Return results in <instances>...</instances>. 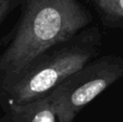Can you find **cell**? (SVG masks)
I'll return each instance as SVG.
<instances>
[{
    "instance_id": "cell-1",
    "label": "cell",
    "mask_w": 123,
    "mask_h": 122,
    "mask_svg": "<svg viewBox=\"0 0 123 122\" xmlns=\"http://www.w3.org/2000/svg\"><path fill=\"white\" fill-rule=\"evenodd\" d=\"M93 23L79 0H25L11 43L0 57V75L8 83L38 56L70 40Z\"/></svg>"
},
{
    "instance_id": "cell-2",
    "label": "cell",
    "mask_w": 123,
    "mask_h": 122,
    "mask_svg": "<svg viewBox=\"0 0 123 122\" xmlns=\"http://www.w3.org/2000/svg\"><path fill=\"white\" fill-rule=\"evenodd\" d=\"M103 35L90 25L70 40L42 53L18 76L4 84L10 105H21L47 96L67 78L99 56Z\"/></svg>"
},
{
    "instance_id": "cell-3",
    "label": "cell",
    "mask_w": 123,
    "mask_h": 122,
    "mask_svg": "<svg viewBox=\"0 0 123 122\" xmlns=\"http://www.w3.org/2000/svg\"><path fill=\"white\" fill-rule=\"evenodd\" d=\"M123 78V56H97L62 82L50 95L61 122H72L77 115L106 89Z\"/></svg>"
},
{
    "instance_id": "cell-4",
    "label": "cell",
    "mask_w": 123,
    "mask_h": 122,
    "mask_svg": "<svg viewBox=\"0 0 123 122\" xmlns=\"http://www.w3.org/2000/svg\"><path fill=\"white\" fill-rule=\"evenodd\" d=\"M11 122H61L51 95L21 105H10Z\"/></svg>"
},
{
    "instance_id": "cell-5",
    "label": "cell",
    "mask_w": 123,
    "mask_h": 122,
    "mask_svg": "<svg viewBox=\"0 0 123 122\" xmlns=\"http://www.w3.org/2000/svg\"><path fill=\"white\" fill-rule=\"evenodd\" d=\"M90 2L105 28L123 30V0H90Z\"/></svg>"
}]
</instances>
